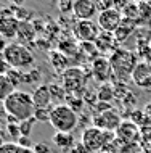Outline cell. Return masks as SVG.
<instances>
[{
    "mask_svg": "<svg viewBox=\"0 0 151 153\" xmlns=\"http://www.w3.org/2000/svg\"><path fill=\"white\" fill-rule=\"evenodd\" d=\"M113 68V79L119 84H124L129 79H132V74L135 71L137 65L140 61L137 60V55L125 48H117L113 55L108 56Z\"/></svg>",
    "mask_w": 151,
    "mask_h": 153,
    "instance_id": "6da1fadb",
    "label": "cell"
},
{
    "mask_svg": "<svg viewBox=\"0 0 151 153\" xmlns=\"http://www.w3.org/2000/svg\"><path fill=\"white\" fill-rule=\"evenodd\" d=\"M3 106H5V110H7V114L16 118L18 123L34 118L35 105H34V100H32V94H29V92L15 90V92L3 102Z\"/></svg>",
    "mask_w": 151,
    "mask_h": 153,
    "instance_id": "7a4b0ae2",
    "label": "cell"
},
{
    "mask_svg": "<svg viewBox=\"0 0 151 153\" xmlns=\"http://www.w3.org/2000/svg\"><path fill=\"white\" fill-rule=\"evenodd\" d=\"M116 139V134L114 132H108V131H103L100 127H95V126H88L85 127L84 132H82V140L80 142L85 145L90 153H100L103 152V148L108 145L109 142Z\"/></svg>",
    "mask_w": 151,
    "mask_h": 153,
    "instance_id": "3957f363",
    "label": "cell"
},
{
    "mask_svg": "<svg viewBox=\"0 0 151 153\" xmlns=\"http://www.w3.org/2000/svg\"><path fill=\"white\" fill-rule=\"evenodd\" d=\"M50 124L53 126V129H56V132H72L79 124V116L68 105L61 103V105L53 106Z\"/></svg>",
    "mask_w": 151,
    "mask_h": 153,
    "instance_id": "277c9868",
    "label": "cell"
},
{
    "mask_svg": "<svg viewBox=\"0 0 151 153\" xmlns=\"http://www.w3.org/2000/svg\"><path fill=\"white\" fill-rule=\"evenodd\" d=\"M3 55H5L7 63L16 69L32 68V65H34V55L23 44H16V42L8 44V47L3 50Z\"/></svg>",
    "mask_w": 151,
    "mask_h": 153,
    "instance_id": "5b68a950",
    "label": "cell"
},
{
    "mask_svg": "<svg viewBox=\"0 0 151 153\" xmlns=\"http://www.w3.org/2000/svg\"><path fill=\"white\" fill-rule=\"evenodd\" d=\"M87 77H88V74L85 73V69L79 68V66H71V68H68L66 71L61 74V79H63V87L66 89V92L68 94L79 95V97H82L80 94L87 92V89H85Z\"/></svg>",
    "mask_w": 151,
    "mask_h": 153,
    "instance_id": "8992f818",
    "label": "cell"
},
{
    "mask_svg": "<svg viewBox=\"0 0 151 153\" xmlns=\"http://www.w3.org/2000/svg\"><path fill=\"white\" fill-rule=\"evenodd\" d=\"M92 123L95 127H100L103 131L116 132L117 127L122 124V119H121V114L114 108H111L101 114H95V118H92Z\"/></svg>",
    "mask_w": 151,
    "mask_h": 153,
    "instance_id": "52a82bcc",
    "label": "cell"
},
{
    "mask_svg": "<svg viewBox=\"0 0 151 153\" xmlns=\"http://www.w3.org/2000/svg\"><path fill=\"white\" fill-rule=\"evenodd\" d=\"M90 71H92L93 79L96 82H100V84H106L113 77L111 63H109V58H106V56H96V58H93L92 65H90Z\"/></svg>",
    "mask_w": 151,
    "mask_h": 153,
    "instance_id": "ba28073f",
    "label": "cell"
},
{
    "mask_svg": "<svg viewBox=\"0 0 151 153\" xmlns=\"http://www.w3.org/2000/svg\"><path fill=\"white\" fill-rule=\"evenodd\" d=\"M100 36V27L93 21H77L74 26V37L82 44H93Z\"/></svg>",
    "mask_w": 151,
    "mask_h": 153,
    "instance_id": "9c48e42d",
    "label": "cell"
},
{
    "mask_svg": "<svg viewBox=\"0 0 151 153\" xmlns=\"http://www.w3.org/2000/svg\"><path fill=\"white\" fill-rule=\"evenodd\" d=\"M18 27H19V21L15 18L13 10L5 8L2 11V15H0V34L5 39H16Z\"/></svg>",
    "mask_w": 151,
    "mask_h": 153,
    "instance_id": "30bf717a",
    "label": "cell"
},
{
    "mask_svg": "<svg viewBox=\"0 0 151 153\" xmlns=\"http://www.w3.org/2000/svg\"><path fill=\"white\" fill-rule=\"evenodd\" d=\"M122 19L124 18H122L121 11L111 8V10H106L103 13H98V27L103 32H111V34H114V31L121 26Z\"/></svg>",
    "mask_w": 151,
    "mask_h": 153,
    "instance_id": "8fae6325",
    "label": "cell"
},
{
    "mask_svg": "<svg viewBox=\"0 0 151 153\" xmlns=\"http://www.w3.org/2000/svg\"><path fill=\"white\" fill-rule=\"evenodd\" d=\"M72 13L79 21H92L93 15L98 13V10H96L93 0H77V2H74Z\"/></svg>",
    "mask_w": 151,
    "mask_h": 153,
    "instance_id": "7c38bea8",
    "label": "cell"
},
{
    "mask_svg": "<svg viewBox=\"0 0 151 153\" xmlns=\"http://www.w3.org/2000/svg\"><path fill=\"white\" fill-rule=\"evenodd\" d=\"M132 81L135 82L138 87L150 89V92H151V65L145 63V61H140L132 74Z\"/></svg>",
    "mask_w": 151,
    "mask_h": 153,
    "instance_id": "4fadbf2b",
    "label": "cell"
},
{
    "mask_svg": "<svg viewBox=\"0 0 151 153\" xmlns=\"http://www.w3.org/2000/svg\"><path fill=\"white\" fill-rule=\"evenodd\" d=\"M114 134L122 143H133L138 137V126L130 119L129 121H122V124L117 127V131Z\"/></svg>",
    "mask_w": 151,
    "mask_h": 153,
    "instance_id": "5bb4252c",
    "label": "cell"
},
{
    "mask_svg": "<svg viewBox=\"0 0 151 153\" xmlns=\"http://www.w3.org/2000/svg\"><path fill=\"white\" fill-rule=\"evenodd\" d=\"M93 44H95V47H96V50H98V52L109 53V55H113V53L119 48V47H117L119 44H117L114 34H111V32H103V31L100 32V36L96 37V40Z\"/></svg>",
    "mask_w": 151,
    "mask_h": 153,
    "instance_id": "9a60e30c",
    "label": "cell"
},
{
    "mask_svg": "<svg viewBox=\"0 0 151 153\" xmlns=\"http://www.w3.org/2000/svg\"><path fill=\"white\" fill-rule=\"evenodd\" d=\"M32 100H34L35 108H47L52 106V94H50V87L47 84H40L34 89L32 92Z\"/></svg>",
    "mask_w": 151,
    "mask_h": 153,
    "instance_id": "2e32d148",
    "label": "cell"
},
{
    "mask_svg": "<svg viewBox=\"0 0 151 153\" xmlns=\"http://www.w3.org/2000/svg\"><path fill=\"white\" fill-rule=\"evenodd\" d=\"M35 36H37V29H35L34 23H31V21H19L18 36H16V39L21 40L23 45L26 42H32V40H35Z\"/></svg>",
    "mask_w": 151,
    "mask_h": 153,
    "instance_id": "e0dca14e",
    "label": "cell"
},
{
    "mask_svg": "<svg viewBox=\"0 0 151 153\" xmlns=\"http://www.w3.org/2000/svg\"><path fill=\"white\" fill-rule=\"evenodd\" d=\"M52 142L58 148H63V150H71L76 145L72 132H55L52 137Z\"/></svg>",
    "mask_w": 151,
    "mask_h": 153,
    "instance_id": "ac0fdd59",
    "label": "cell"
},
{
    "mask_svg": "<svg viewBox=\"0 0 151 153\" xmlns=\"http://www.w3.org/2000/svg\"><path fill=\"white\" fill-rule=\"evenodd\" d=\"M48 60H50V65L53 66L55 71H58L63 74L68 69V56L64 55L61 50H53L48 55Z\"/></svg>",
    "mask_w": 151,
    "mask_h": 153,
    "instance_id": "d6986e66",
    "label": "cell"
},
{
    "mask_svg": "<svg viewBox=\"0 0 151 153\" xmlns=\"http://www.w3.org/2000/svg\"><path fill=\"white\" fill-rule=\"evenodd\" d=\"M135 24L137 23L129 21V19H122L121 26L114 31V37H116L117 44H122V42H125V40L129 39L130 34L133 32V29H135Z\"/></svg>",
    "mask_w": 151,
    "mask_h": 153,
    "instance_id": "ffe728a7",
    "label": "cell"
},
{
    "mask_svg": "<svg viewBox=\"0 0 151 153\" xmlns=\"http://www.w3.org/2000/svg\"><path fill=\"white\" fill-rule=\"evenodd\" d=\"M16 90V87L11 84L7 74H0V103H3Z\"/></svg>",
    "mask_w": 151,
    "mask_h": 153,
    "instance_id": "44dd1931",
    "label": "cell"
},
{
    "mask_svg": "<svg viewBox=\"0 0 151 153\" xmlns=\"http://www.w3.org/2000/svg\"><path fill=\"white\" fill-rule=\"evenodd\" d=\"M122 18L129 19V21H133V23H140L141 18H140V8H138V3L129 2V5L122 10Z\"/></svg>",
    "mask_w": 151,
    "mask_h": 153,
    "instance_id": "7402d4cb",
    "label": "cell"
},
{
    "mask_svg": "<svg viewBox=\"0 0 151 153\" xmlns=\"http://www.w3.org/2000/svg\"><path fill=\"white\" fill-rule=\"evenodd\" d=\"M114 87L109 82H106V84H100L98 90H96V97H98V102H103V103H109L114 98Z\"/></svg>",
    "mask_w": 151,
    "mask_h": 153,
    "instance_id": "603a6c76",
    "label": "cell"
},
{
    "mask_svg": "<svg viewBox=\"0 0 151 153\" xmlns=\"http://www.w3.org/2000/svg\"><path fill=\"white\" fill-rule=\"evenodd\" d=\"M84 98L82 97H79V95H74V94H68V97H66V105L71 108L74 113H79L80 110L84 108Z\"/></svg>",
    "mask_w": 151,
    "mask_h": 153,
    "instance_id": "cb8c5ba5",
    "label": "cell"
},
{
    "mask_svg": "<svg viewBox=\"0 0 151 153\" xmlns=\"http://www.w3.org/2000/svg\"><path fill=\"white\" fill-rule=\"evenodd\" d=\"M48 87H50V94H52V98H56V100H60V102H63V100H66V97H68V92H66V89L63 87V84H48Z\"/></svg>",
    "mask_w": 151,
    "mask_h": 153,
    "instance_id": "d4e9b609",
    "label": "cell"
},
{
    "mask_svg": "<svg viewBox=\"0 0 151 153\" xmlns=\"http://www.w3.org/2000/svg\"><path fill=\"white\" fill-rule=\"evenodd\" d=\"M52 111H53V106H47V108H35L34 119H35V121H42V123H50Z\"/></svg>",
    "mask_w": 151,
    "mask_h": 153,
    "instance_id": "484cf974",
    "label": "cell"
},
{
    "mask_svg": "<svg viewBox=\"0 0 151 153\" xmlns=\"http://www.w3.org/2000/svg\"><path fill=\"white\" fill-rule=\"evenodd\" d=\"M11 10H13V15L18 21H29V18L32 15V11L26 10V8H23V7H11Z\"/></svg>",
    "mask_w": 151,
    "mask_h": 153,
    "instance_id": "4316f807",
    "label": "cell"
},
{
    "mask_svg": "<svg viewBox=\"0 0 151 153\" xmlns=\"http://www.w3.org/2000/svg\"><path fill=\"white\" fill-rule=\"evenodd\" d=\"M7 76H8V79L11 81V84H13L15 87H18V85L23 82V76H24V73H21V69L11 68L10 71L7 73Z\"/></svg>",
    "mask_w": 151,
    "mask_h": 153,
    "instance_id": "83f0119b",
    "label": "cell"
},
{
    "mask_svg": "<svg viewBox=\"0 0 151 153\" xmlns=\"http://www.w3.org/2000/svg\"><path fill=\"white\" fill-rule=\"evenodd\" d=\"M34 124H35V119L34 118L26 119V121L19 123V131H21V135H24V137H31V132H32Z\"/></svg>",
    "mask_w": 151,
    "mask_h": 153,
    "instance_id": "f1b7e54d",
    "label": "cell"
},
{
    "mask_svg": "<svg viewBox=\"0 0 151 153\" xmlns=\"http://www.w3.org/2000/svg\"><path fill=\"white\" fill-rule=\"evenodd\" d=\"M7 134L13 142H18V139L21 137V131H19V123L18 124H7Z\"/></svg>",
    "mask_w": 151,
    "mask_h": 153,
    "instance_id": "f546056e",
    "label": "cell"
},
{
    "mask_svg": "<svg viewBox=\"0 0 151 153\" xmlns=\"http://www.w3.org/2000/svg\"><path fill=\"white\" fill-rule=\"evenodd\" d=\"M138 8H140V18H141V21H143V19H151V3L140 2V3H138Z\"/></svg>",
    "mask_w": 151,
    "mask_h": 153,
    "instance_id": "4dcf8cb0",
    "label": "cell"
},
{
    "mask_svg": "<svg viewBox=\"0 0 151 153\" xmlns=\"http://www.w3.org/2000/svg\"><path fill=\"white\" fill-rule=\"evenodd\" d=\"M21 147L16 142H5L2 147H0V153H19Z\"/></svg>",
    "mask_w": 151,
    "mask_h": 153,
    "instance_id": "1f68e13d",
    "label": "cell"
},
{
    "mask_svg": "<svg viewBox=\"0 0 151 153\" xmlns=\"http://www.w3.org/2000/svg\"><path fill=\"white\" fill-rule=\"evenodd\" d=\"M121 153H145L143 148H141L140 143L133 142V143H125L124 147H122Z\"/></svg>",
    "mask_w": 151,
    "mask_h": 153,
    "instance_id": "d6a6232c",
    "label": "cell"
},
{
    "mask_svg": "<svg viewBox=\"0 0 151 153\" xmlns=\"http://www.w3.org/2000/svg\"><path fill=\"white\" fill-rule=\"evenodd\" d=\"M95 5H96L98 13H103V11H106V10H111V8H114V2H113V0H101V2L96 0Z\"/></svg>",
    "mask_w": 151,
    "mask_h": 153,
    "instance_id": "836d02e7",
    "label": "cell"
},
{
    "mask_svg": "<svg viewBox=\"0 0 151 153\" xmlns=\"http://www.w3.org/2000/svg\"><path fill=\"white\" fill-rule=\"evenodd\" d=\"M16 143H18L21 148H27V150H32V148H34V143H32L31 137H24V135H21Z\"/></svg>",
    "mask_w": 151,
    "mask_h": 153,
    "instance_id": "e575fe53",
    "label": "cell"
},
{
    "mask_svg": "<svg viewBox=\"0 0 151 153\" xmlns=\"http://www.w3.org/2000/svg\"><path fill=\"white\" fill-rule=\"evenodd\" d=\"M56 7H58V10L61 11V13H68V11H72L74 2H69V0H66V2H58Z\"/></svg>",
    "mask_w": 151,
    "mask_h": 153,
    "instance_id": "d590c367",
    "label": "cell"
},
{
    "mask_svg": "<svg viewBox=\"0 0 151 153\" xmlns=\"http://www.w3.org/2000/svg\"><path fill=\"white\" fill-rule=\"evenodd\" d=\"M34 153H52L50 150V147L47 145L45 142H37V143H34Z\"/></svg>",
    "mask_w": 151,
    "mask_h": 153,
    "instance_id": "8d00e7d4",
    "label": "cell"
},
{
    "mask_svg": "<svg viewBox=\"0 0 151 153\" xmlns=\"http://www.w3.org/2000/svg\"><path fill=\"white\" fill-rule=\"evenodd\" d=\"M69 152H71V153H90L87 148H85V145H84L82 142H76V145L72 147Z\"/></svg>",
    "mask_w": 151,
    "mask_h": 153,
    "instance_id": "74e56055",
    "label": "cell"
},
{
    "mask_svg": "<svg viewBox=\"0 0 151 153\" xmlns=\"http://www.w3.org/2000/svg\"><path fill=\"white\" fill-rule=\"evenodd\" d=\"M127 5H129L127 0H122V2H114V10H117V11H121V13H122V10H124Z\"/></svg>",
    "mask_w": 151,
    "mask_h": 153,
    "instance_id": "f35d334b",
    "label": "cell"
},
{
    "mask_svg": "<svg viewBox=\"0 0 151 153\" xmlns=\"http://www.w3.org/2000/svg\"><path fill=\"white\" fill-rule=\"evenodd\" d=\"M7 47H8V44H7V39H5V37H3L2 34H0V52H3Z\"/></svg>",
    "mask_w": 151,
    "mask_h": 153,
    "instance_id": "ab89813d",
    "label": "cell"
},
{
    "mask_svg": "<svg viewBox=\"0 0 151 153\" xmlns=\"http://www.w3.org/2000/svg\"><path fill=\"white\" fill-rule=\"evenodd\" d=\"M5 132H7V124H3V119L0 118V139H3Z\"/></svg>",
    "mask_w": 151,
    "mask_h": 153,
    "instance_id": "60d3db41",
    "label": "cell"
},
{
    "mask_svg": "<svg viewBox=\"0 0 151 153\" xmlns=\"http://www.w3.org/2000/svg\"><path fill=\"white\" fill-rule=\"evenodd\" d=\"M5 63V55H3V52H0V65Z\"/></svg>",
    "mask_w": 151,
    "mask_h": 153,
    "instance_id": "b9f144b4",
    "label": "cell"
},
{
    "mask_svg": "<svg viewBox=\"0 0 151 153\" xmlns=\"http://www.w3.org/2000/svg\"><path fill=\"white\" fill-rule=\"evenodd\" d=\"M19 153H34V150H27V148H21Z\"/></svg>",
    "mask_w": 151,
    "mask_h": 153,
    "instance_id": "7bdbcfd3",
    "label": "cell"
},
{
    "mask_svg": "<svg viewBox=\"0 0 151 153\" xmlns=\"http://www.w3.org/2000/svg\"><path fill=\"white\" fill-rule=\"evenodd\" d=\"M5 8H7V7H5V5H3V3H0V15H2V11H3V10H5Z\"/></svg>",
    "mask_w": 151,
    "mask_h": 153,
    "instance_id": "ee69618b",
    "label": "cell"
},
{
    "mask_svg": "<svg viewBox=\"0 0 151 153\" xmlns=\"http://www.w3.org/2000/svg\"><path fill=\"white\" fill-rule=\"evenodd\" d=\"M3 143H5V142H3V139H0V147H2Z\"/></svg>",
    "mask_w": 151,
    "mask_h": 153,
    "instance_id": "f6af8a7d",
    "label": "cell"
},
{
    "mask_svg": "<svg viewBox=\"0 0 151 153\" xmlns=\"http://www.w3.org/2000/svg\"><path fill=\"white\" fill-rule=\"evenodd\" d=\"M150 48H151V40H150Z\"/></svg>",
    "mask_w": 151,
    "mask_h": 153,
    "instance_id": "bcb514c9",
    "label": "cell"
},
{
    "mask_svg": "<svg viewBox=\"0 0 151 153\" xmlns=\"http://www.w3.org/2000/svg\"><path fill=\"white\" fill-rule=\"evenodd\" d=\"M100 153H106V152H100Z\"/></svg>",
    "mask_w": 151,
    "mask_h": 153,
    "instance_id": "7dc6e473",
    "label": "cell"
}]
</instances>
